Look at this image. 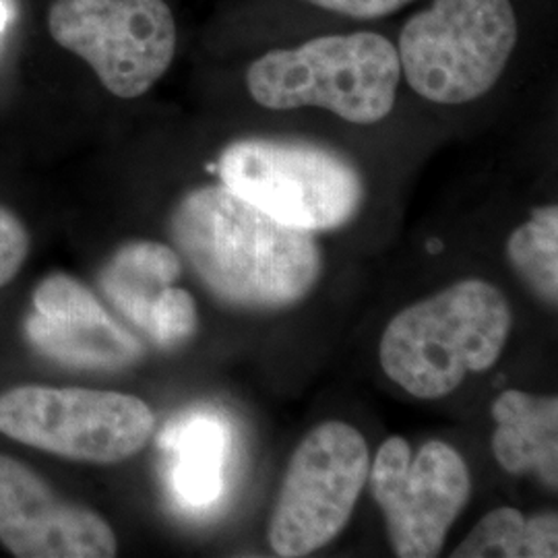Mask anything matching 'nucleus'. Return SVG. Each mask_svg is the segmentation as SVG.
Masks as SVG:
<instances>
[{
    "mask_svg": "<svg viewBox=\"0 0 558 558\" xmlns=\"http://www.w3.org/2000/svg\"><path fill=\"white\" fill-rule=\"evenodd\" d=\"M0 544L17 558H112L117 534L100 513L60 499L46 480L0 456Z\"/></svg>",
    "mask_w": 558,
    "mask_h": 558,
    "instance_id": "10",
    "label": "nucleus"
},
{
    "mask_svg": "<svg viewBox=\"0 0 558 558\" xmlns=\"http://www.w3.org/2000/svg\"><path fill=\"white\" fill-rule=\"evenodd\" d=\"M398 48L373 32L323 36L274 50L246 71L251 98L269 110L325 108L354 124H375L396 106Z\"/></svg>",
    "mask_w": 558,
    "mask_h": 558,
    "instance_id": "3",
    "label": "nucleus"
},
{
    "mask_svg": "<svg viewBox=\"0 0 558 558\" xmlns=\"http://www.w3.org/2000/svg\"><path fill=\"white\" fill-rule=\"evenodd\" d=\"M518 36L511 0H435L399 34L401 73L424 100H478L505 73Z\"/></svg>",
    "mask_w": 558,
    "mask_h": 558,
    "instance_id": "4",
    "label": "nucleus"
},
{
    "mask_svg": "<svg viewBox=\"0 0 558 558\" xmlns=\"http://www.w3.org/2000/svg\"><path fill=\"white\" fill-rule=\"evenodd\" d=\"M48 32L122 100L141 98L166 75L179 41L163 0H54Z\"/></svg>",
    "mask_w": 558,
    "mask_h": 558,
    "instance_id": "8",
    "label": "nucleus"
},
{
    "mask_svg": "<svg viewBox=\"0 0 558 558\" xmlns=\"http://www.w3.org/2000/svg\"><path fill=\"white\" fill-rule=\"evenodd\" d=\"M27 255V228L11 209L0 205V290L20 274Z\"/></svg>",
    "mask_w": 558,
    "mask_h": 558,
    "instance_id": "18",
    "label": "nucleus"
},
{
    "mask_svg": "<svg viewBox=\"0 0 558 558\" xmlns=\"http://www.w3.org/2000/svg\"><path fill=\"white\" fill-rule=\"evenodd\" d=\"M180 271L177 251L160 242L135 240L120 246L104 265L100 288L124 319L145 331L154 304L179 279Z\"/></svg>",
    "mask_w": 558,
    "mask_h": 558,
    "instance_id": "13",
    "label": "nucleus"
},
{
    "mask_svg": "<svg viewBox=\"0 0 558 558\" xmlns=\"http://www.w3.org/2000/svg\"><path fill=\"white\" fill-rule=\"evenodd\" d=\"M523 557H558V519L555 511L553 513H539L536 518L525 519Z\"/></svg>",
    "mask_w": 558,
    "mask_h": 558,
    "instance_id": "19",
    "label": "nucleus"
},
{
    "mask_svg": "<svg viewBox=\"0 0 558 558\" xmlns=\"http://www.w3.org/2000/svg\"><path fill=\"white\" fill-rule=\"evenodd\" d=\"M220 177L230 191L260 211L308 232L345 226L364 201V182L356 166L338 151L308 141H232L221 151Z\"/></svg>",
    "mask_w": 558,
    "mask_h": 558,
    "instance_id": "5",
    "label": "nucleus"
},
{
    "mask_svg": "<svg viewBox=\"0 0 558 558\" xmlns=\"http://www.w3.org/2000/svg\"><path fill=\"white\" fill-rule=\"evenodd\" d=\"M329 13L345 15L352 20H383L401 11L412 0H304Z\"/></svg>",
    "mask_w": 558,
    "mask_h": 558,
    "instance_id": "20",
    "label": "nucleus"
},
{
    "mask_svg": "<svg viewBox=\"0 0 558 558\" xmlns=\"http://www.w3.org/2000/svg\"><path fill=\"white\" fill-rule=\"evenodd\" d=\"M226 440L220 420L211 416H191L163 433L161 445L174 453L172 484L182 502L207 507L220 497Z\"/></svg>",
    "mask_w": 558,
    "mask_h": 558,
    "instance_id": "14",
    "label": "nucleus"
},
{
    "mask_svg": "<svg viewBox=\"0 0 558 558\" xmlns=\"http://www.w3.org/2000/svg\"><path fill=\"white\" fill-rule=\"evenodd\" d=\"M368 482L399 558L439 557L472 495L468 463L442 440H428L416 453L401 437L385 440Z\"/></svg>",
    "mask_w": 558,
    "mask_h": 558,
    "instance_id": "9",
    "label": "nucleus"
},
{
    "mask_svg": "<svg viewBox=\"0 0 558 558\" xmlns=\"http://www.w3.org/2000/svg\"><path fill=\"white\" fill-rule=\"evenodd\" d=\"M154 428L149 405L119 391L21 385L0 396V435L73 461L120 463Z\"/></svg>",
    "mask_w": 558,
    "mask_h": 558,
    "instance_id": "6",
    "label": "nucleus"
},
{
    "mask_svg": "<svg viewBox=\"0 0 558 558\" xmlns=\"http://www.w3.org/2000/svg\"><path fill=\"white\" fill-rule=\"evenodd\" d=\"M199 325L195 299L182 288H166L151 308L145 333L160 348H179L193 338Z\"/></svg>",
    "mask_w": 558,
    "mask_h": 558,
    "instance_id": "17",
    "label": "nucleus"
},
{
    "mask_svg": "<svg viewBox=\"0 0 558 558\" xmlns=\"http://www.w3.org/2000/svg\"><path fill=\"white\" fill-rule=\"evenodd\" d=\"M368 445L345 422L313 428L288 463L269 523L278 557H308L338 538L368 482Z\"/></svg>",
    "mask_w": 558,
    "mask_h": 558,
    "instance_id": "7",
    "label": "nucleus"
},
{
    "mask_svg": "<svg viewBox=\"0 0 558 558\" xmlns=\"http://www.w3.org/2000/svg\"><path fill=\"white\" fill-rule=\"evenodd\" d=\"M29 343L60 364L119 371L141 359L143 345L108 315L100 300L66 274L41 279L25 319Z\"/></svg>",
    "mask_w": 558,
    "mask_h": 558,
    "instance_id": "11",
    "label": "nucleus"
},
{
    "mask_svg": "<svg viewBox=\"0 0 558 558\" xmlns=\"http://www.w3.org/2000/svg\"><path fill=\"white\" fill-rule=\"evenodd\" d=\"M525 536V515L500 507L480 519L472 534L456 548L453 558H521Z\"/></svg>",
    "mask_w": 558,
    "mask_h": 558,
    "instance_id": "16",
    "label": "nucleus"
},
{
    "mask_svg": "<svg viewBox=\"0 0 558 558\" xmlns=\"http://www.w3.org/2000/svg\"><path fill=\"white\" fill-rule=\"evenodd\" d=\"M513 327L507 299L488 281L463 279L391 320L380 338V366L418 399L453 393L470 373L500 359Z\"/></svg>",
    "mask_w": 558,
    "mask_h": 558,
    "instance_id": "2",
    "label": "nucleus"
},
{
    "mask_svg": "<svg viewBox=\"0 0 558 558\" xmlns=\"http://www.w3.org/2000/svg\"><path fill=\"white\" fill-rule=\"evenodd\" d=\"M493 453L500 468L513 476L536 474L557 490L558 399L509 389L493 403Z\"/></svg>",
    "mask_w": 558,
    "mask_h": 558,
    "instance_id": "12",
    "label": "nucleus"
},
{
    "mask_svg": "<svg viewBox=\"0 0 558 558\" xmlns=\"http://www.w3.org/2000/svg\"><path fill=\"white\" fill-rule=\"evenodd\" d=\"M507 255L523 279L548 306L558 302V207H538L507 242Z\"/></svg>",
    "mask_w": 558,
    "mask_h": 558,
    "instance_id": "15",
    "label": "nucleus"
},
{
    "mask_svg": "<svg viewBox=\"0 0 558 558\" xmlns=\"http://www.w3.org/2000/svg\"><path fill=\"white\" fill-rule=\"evenodd\" d=\"M170 234L205 288L239 308L292 306L320 278L315 232L281 223L226 184L186 193L170 216Z\"/></svg>",
    "mask_w": 558,
    "mask_h": 558,
    "instance_id": "1",
    "label": "nucleus"
},
{
    "mask_svg": "<svg viewBox=\"0 0 558 558\" xmlns=\"http://www.w3.org/2000/svg\"><path fill=\"white\" fill-rule=\"evenodd\" d=\"M2 23H4V9H2V2H0V32H2Z\"/></svg>",
    "mask_w": 558,
    "mask_h": 558,
    "instance_id": "21",
    "label": "nucleus"
}]
</instances>
